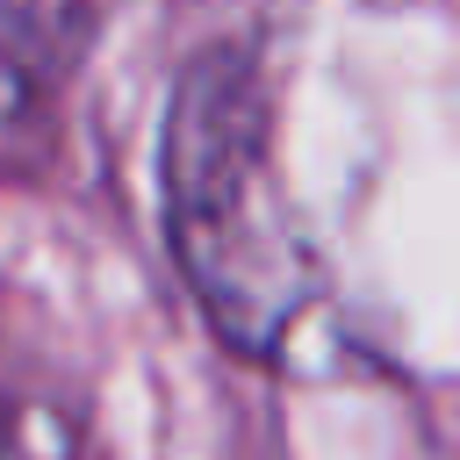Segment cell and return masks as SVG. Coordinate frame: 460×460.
Wrapping results in <instances>:
<instances>
[{"label":"cell","mask_w":460,"mask_h":460,"mask_svg":"<svg viewBox=\"0 0 460 460\" xmlns=\"http://www.w3.org/2000/svg\"><path fill=\"white\" fill-rule=\"evenodd\" d=\"M86 0H0V115H22L50 93L79 43Z\"/></svg>","instance_id":"cell-2"},{"label":"cell","mask_w":460,"mask_h":460,"mask_svg":"<svg viewBox=\"0 0 460 460\" xmlns=\"http://www.w3.org/2000/svg\"><path fill=\"white\" fill-rule=\"evenodd\" d=\"M172 259L230 352H280L316 295V259L273 158L266 65L244 43L201 50L165 115Z\"/></svg>","instance_id":"cell-1"},{"label":"cell","mask_w":460,"mask_h":460,"mask_svg":"<svg viewBox=\"0 0 460 460\" xmlns=\"http://www.w3.org/2000/svg\"><path fill=\"white\" fill-rule=\"evenodd\" d=\"M0 460H79V453L50 417L14 410V417H0Z\"/></svg>","instance_id":"cell-3"}]
</instances>
